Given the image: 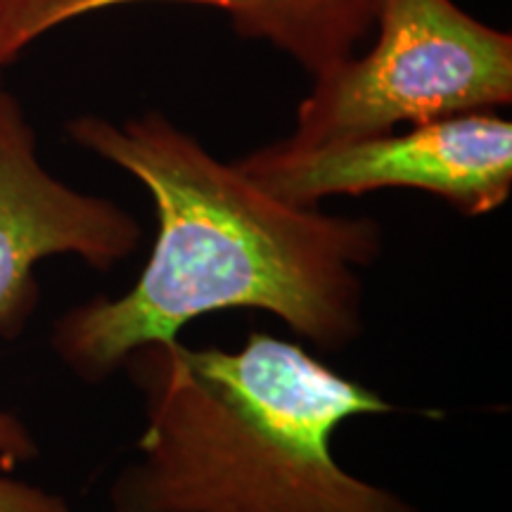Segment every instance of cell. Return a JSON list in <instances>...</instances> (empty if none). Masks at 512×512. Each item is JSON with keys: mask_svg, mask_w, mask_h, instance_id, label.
I'll return each instance as SVG.
<instances>
[{"mask_svg": "<svg viewBox=\"0 0 512 512\" xmlns=\"http://www.w3.org/2000/svg\"><path fill=\"white\" fill-rule=\"evenodd\" d=\"M235 164L297 207L377 190H420L477 219L510 200L512 124L498 112H470L339 143L297 147L278 140Z\"/></svg>", "mask_w": 512, "mask_h": 512, "instance_id": "277c9868", "label": "cell"}, {"mask_svg": "<svg viewBox=\"0 0 512 512\" xmlns=\"http://www.w3.org/2000/svg\"><path fill=\"white\" fill-rule=\"evenodd\" d=\"M67 133L136 178L157 221L136 283L55 320L50 347L81 382L110 380L138 349L178 339L192 320L223 311L268 313L325 354L363 337L361 271L384 254V228L373 216L278 200L159 112L121 124L83 114Z\"/></svg>", "mask_w": 512, "mask_h": 512, "instance_id": "6da1fadb", "label": "cell"}, {"mask_svg": "<svg viewBox=\"0 0 512 512\" xmlns=\"http://www.w3.org/2000/svg\"><path fill=\"white\" fill-rule=\"evenodd\" d=\"M138 247L140 226L124 207L62 183L41 164L34 126L0 86V337L19 335L34 313L41 261L76 256L107 273ZM38 453L24 420L0 411V460L15 467Z\"/></svg>", "mask_w": 512, "mask_h": 512, "instance_id": "5b68a950", "label": "cell"}, {"mask_svg": "<svg viewBox=\"0 0 512 512\" xmlns=\"http://www.w3.org/2000/svg\"><path fill=\"white\" fill-rule=\"evenodd\" d=\"M0 512H69L62 496L0 475Z\"/></svg>", "mask_w": 512, "mask_h": 512, "instance_id": "52a82bcc", "label": "cell"}, {"mask_svg": "<svg viewBox=\"0 0 512 512\" xmlns=\"http://www.w3.org/2000/svg\"><path fill=\"white\" fill-rule=\"evenodd\" d=\"M373 24L370 53L311 79L285 143H339L512 102V36L453 0H375Z\"/></svg>", "mask_w": 512, "mask_h": 512, "instance_id": "3957f363", "label": "cell"}, {"mask_svg": "<svg viewBox=\"0 0 512 512\" xmlns=\"http://www.w3.org/2000/svg\"><path fill=\"white\" fill-rule=\"evenodd\" d=\"M124 370L145 425L110 484L112 512H422L332 451L349 420L399 408L302 344L252 332L228 351L178 337Z\"/></svg>", "mask_w": 512, "mask_h": 512, "instance_id": "7a4b0ae2", "label": "cell"}, {"mask_svg": "<svg viewBox=\"0 0 512 512\" xmlns=\"http://www.w3.org/2000/svg\"><path fill=\"white\" fill-rule=\"evenodd\" d=\"M0 72H3V64H0Z\"/></svg>", "mask_w": 512, "mask_h": 512, "instance_id": "ba28073f", "label": "cell"}, {"mask_svg": "<svg viewBox=\"0 0 512 512\" xmlns=\"http://www.w3.org/2000/svg\"><path fill=\"white\" fill-rule=\"evenodd\" d=\"M143 3L226 12L242 38L283 50L311 79L354 57L375 22V0H0V64L60 24Z\"/></svg>", "mask_w": 512, "mask_h": 512, "instance_id": "8992f818", "label": "cell"}]
</instances>
